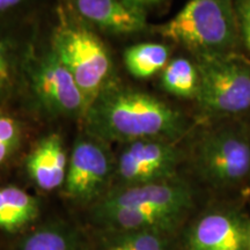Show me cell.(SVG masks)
I'll return each mask as SVG.
<instances>
[{
	"instance_id": "cell-7",
	"label": "cell",
	"mask_w": 250,
	"mask_h": 250,
	"mask_svg": "<svg viewBox=\"0 0 250 250\" xmlns=\"http://www.w3.org/2000/svg\"><path fill=\"white\" fill-rule=\"evenodd\" d=\"M181 154L174 142L140 139L124 144L116 164L121 187L173 180Z\"/></svg>"
},
{
	"instance_id": "cell-16",
	"label": "cell",
	"mask_w": 250,
	"mask_h": 250,
	"mask_svg": "<svg viewBox=\"0 0 250 250\" xmlns=\"http://www.w3.org/2000/svg\"><path fill=\"white\" fill-rule=\"evenodd\" d=\"M160 85L165 92L177 98L196 100L199 89V72L196 62L186 57L170 59L161 71Z\"/></svg>"
},
{
	"instance_id": "cell-19",
	"label": "cell",
	"mask_w": 250,
	"mask_h": 250,
	"mask_svg": "<svg viewBox=\"0 0 250 250\" xmlns=\"http://www.w3.org/2000/svg\"><path fill=\"white\" fill-rule=\"evenodd\" d=\"M121 245L129 250H166L162 237L155 230H133L121 237Z\"/></svg>"
},
{
	"instance_id": "cell-13",
	"label": "cell",
	"mask_w": 250,
	"mask_h": 250,
	"mask_svg": "<svg viewBox=\"0 0 250 250\" xmlns=\"http://www.w3.org/2000/svg\"><path fill=\"white\" fill-rule=\"evenodd\" d=\"M67 167L64 142L57 133L43 137L26 159L28 176L40 189L45 191L64 186Z\"/></svg>"
},
{
	"instance_id": "cell-24",
	"label": "cell",
	"mask_w": 250,
	"mask_h": 250,
	"mask_svg": "<svg viewBox=\"0 0 250 250\" xmlns=\"http://www.w3.org/2000/svg\"><path fill=\"white\" fill-rule=\"evenodd\" d=\"M249 248H250V237H249Z\"/></svg>"
},
{
	"instance_id": "cell-12",
	"label": "cell",
	"mask_w": 250,
	"mask_h": 250,
	"mask_svg": "<svg viewBox=\"0 0 250 250\" xmlns=\"http://www.w3.org/2000/svg\"><path fill=\"white\" fill-rule=\"evenodd\" d=\"M249 242L245 223L233 212H211L190 230L189 250H246Z\"/></svg>"
},
{
	"instance_id": "cell-8",
	"label": "cell",
	"mask_w": 250,
	"mask_h": 250,
	"mask_svg": "<svg viewBox=\"0 0 250 250\" xmlns=\"http://www.w3.org/2000/svg\"><path fill=\"white\" fill-rule=\"evenodd\" d=\"M112 173L114 164L105 143L86 133L73 145L64 184L65 193L76 201H93L105 189Z\"/></svg>"
},
{
	"instance_id": "cell-1",
	"label": "cell",
	"mask_w": 250,
	"mask_h": 250,
	"mask_svg": "<svg viewBox=\"0 0 250 250\" xmlns=\"http://www.w3.org/2000/svg\"><path fill=\"white\" fill-rule=\"evenodd\" d=\"M86 133L103 143L140 139L175 142L187 131L180 111L152 94L111 83L83 115Z\"/></svg>"
},
{
	"instance_id": "cell-6",
	"label": "cell",
	"mask_w": 250,
	"mask_h": 250,
	"mask_svg": "<svg viewBox=\"0 0 250 250\" xmlns=\"http://www.w3.org/2000/svg\"><path fill=\"white\" fill-rule=\"evenodd\" d=\"M23 89L31 103L50 117H83L87 110L85 95L51 46L39 54L33 50Z\"/></svg>"
},
{
	"instance_id": "cell-18",
	"label": "cell",
	"mask_w": 250,
	"mask_h": 250,
	"mask_svg": "<svg viewBox=\"0 0 250 250\" xmlns=\"http://www.w3.org/2000/svg\"><path fill=\"white\" fill-rule=\"evenodd\" d=\"M22 140V125L11 114L0 108V167L15 154Z\"/></svg>"
},
{
	"instance_id": "cell-11",
	"label": "cell",
	"mask_w": 250,
	"mask_h": 250,
	"mask_svg": "<svg viewBox=\"0 0 250 250\" xmlns=\"http://www.w3.org/2000/svg\"><path fill=\"white\" fill-rule=\"evenodd\" d=\"M80 20L94 30L129 36L147 28V13L129 0H65Z\"/></svg>"
},
{
	"instance_id": "cell-20",
	"label": "cell",
	"mask_w": 250,
	"mask_h": 250,
	"mask_svg": "<svg viewBox=\"0 0 250 250\" xmlns=\"http://www.w3.org/2000/svg\"><path fill=\"white\" fill-rule=\"evenodd\" d=\"M41 1L42 0H0V23L29 18Z\"/></svg>"
},
{
	"instance_id": "cell-22",
	"label": "cell",
	"mask_w": 250,
	"mask_h": 250,
	"mask_svg": "<svg viewBox=\"0 0 250 250\" xmlns=\"http://www.w3.org/2000/svg\"><path fill=\"white\" fill-rule=\"evenodd\" d=\"M129 1L148 14L149 11L167 5L170 0H129Z\"/></svg>"
},
{
	"instance_id": "cell-2",
	"label": "cell",
	"mask_w": 250,
	"mask_h": 250,
	"mask_svg": "<svg viewBox=\"0 0 250 250\" xmlns=\"http://www.w3.org/2000/svg\"><path fill=\"white\" fill-rule=\"evenodd\" d=\"M51 46L85 95L87 108L112 81V61L96 30L80 20L65 0H55Z\"/></svg>"
},
{
	"instance_id": "cell-14",
	"label": "cell",
	"mask_w": 250,
	"mask_h": 250,
	"mask_svg": "<svg viewBox=\"0 0 250 250\" xmlns=\"http://www.w3.org/2000/svg\"><path fill=\"white\" fill-rule=\"evenodd\" d=\"M39 202L21 188L0 187V229L15 233L35 220Z\"/></svg>"
},
{
	"instance_id": "cell-3",
	"label": "cell",
	"mask_w": 250,
	"mask_h": 250,
	"mask_svg": "<svg viewBox=\"0 0 250 250\" xmlns=\"http://www.w3.org/2000/svg\"><path fill=\"white\" fill-rule=\"evenodd\" d=\"M155 30L195 58L232 54L240 43L234 0H188Z\"/></svg>"
},
{
	"instance_id": "cell-9",
	"label": "cell",
	"mask_w": 250,
	"mask_h": 250,
	"mask_svg": "<svg viewBox=\"0 0 250 250\" xmlns=\"http://www.w3.org/2000/svg\"><path fill=\"white\" fill-rule=\"evenodd\" d=\"M190 188L176 181H162L140 186L120 187L102 198L96 210L148 208L183 217L191 208Z\"/></svg>"
},
{
	"instance_id": "cell-10",
	"label": "cell",
	"mask_w": 250,
	"mask_h": 250,
	"mask_svg": "<svg viewBox=\"0 0 250 250\" xmlns=\"http://www.w3.org/2000/svg\"><path fill=\"white\" fill-rule=\"evenodd\" d=\"M29 18L0 23V108L23 90L33 45Z\"/></svg>"
},
{
	"instance_id": "cell-23",
	"label": "cell",
	"mask_w": 250,
	"mask_h": 250,
	"mask_svg": "<svg viewBox=\"0 0 250 250\" xmlns=\"http://www.w3.org/2000/svg\"><path fill=\"white\" fill-rule=\"evenodd\" d=\"M109 250H129L126 248V247H124L123 245H121V243H118V245L114 246L112 248H110Z\"/></svg>"
},
{
	"instance_id": "cell-4",
	"label": "cell",
	"mask_w": 250,
	"mask_h": 250,
	"mask_svg": "<svg viewBox=\"0 0 250 250\" xmlns=\"http://www.w3.org/2000/svg\"><path fill=\"white\" fill-rule=\"evenodd\" d=\"M199 72L196 101L204 114L232 117L250 109V62L235 52L195 59Z\"/></svg>"
},
{
	"instance_id": "cell-17",
	"label": "cell",
	"mask_w": 250,
	"mask_h": 250,
	"mask_svg": "<svg viewBox=\"0 0 250 250\" xmlns=\"http://www.w3.org/2000/svg\"><path fill=\"white\" fill-rule=\"evenodd\" d=\"M21 250H80V245L68 229L48 226L29 234L21 243Z\"/></svg>"
},
{
	"instance_id": "cell-5",
	"label": "cell",
	"mask_w": 250,
	"mask_h": 250,
	"mask_svg": "<svg viewBox=\"0 0 250 250\" xmlns=\"http://www.w3.org/2000/svg\"><path fill=\"white\" fill-rule=\"evenodd\" d=\"M195 164L199 174L218 188H232L250 179V131L240 123L220 124L197 142Z\"/></svg>"
},
{
	"instance_id": "cell-15",
	"label": "cell",
	"mask_w": 250,
	"mask_h": 250,
	"mask_svg": "<svg viewBox=\"0 0 250 250\" xmlns=\"http://www.w3.org/2000/svg\"><path fill=\"white\" fill-rule=\"evenodd\" d=\"M170 56L169 46L155 42H143L125 49L123 62L131 76L147 79L161 73Z\"/></svg>"
},
{
	"instance_id": "cell-21",
	"label": "cell",
	"mask_w": 250,
	"mask_h": 250,
	"mask_svg": "<svg viewBox=\"0 0 250 250\" xmlns=\"http://www.w3.org/2000/svg\"><path fill=\"white\" fill-rule=\"evenodd\" d=\"M240 41L250 54V0H234Z\"/></svg>"
}]
</instances>
